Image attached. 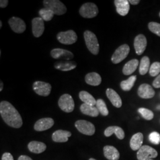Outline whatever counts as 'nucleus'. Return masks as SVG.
Returning <instances> with one entry per match:
<instances>
[{
  "mask_svg": "<svg viewBox=\"0 0 160 160\" xmlns=\"http://www.w3.org/2000/svg\"><path fill=\"white\" fill-rule=\"evenodd\" d=\"M0 114L8 126L18 129L23 125L21 115L17 109L7 101H2L0 103Z\"/></svg>",
  "mask_w": 160,
  "mask_h": 160,
  "instance_id": "f257e3e1",
  "label": "nucleus"
},
{
  "mask_svg": "<svg viewBox=\"0 0 160 160\" xmlns=\"http://www.w3.org/2000/svg\"><path fill=\"white\" fill-rule=\"evenodd\" d=\"M86 46L92 53L96 55L99 52V44L96 34L90 30H86L84 33Z\"/></svg>",
  "mask_w": 160,
  "mask_h": 160,
  "instance_id": "f03ea898",
  "label": "nucleus"
},
{
  "mask_svg": "<svg viewBox=\"0 0 160 160\" xmlns=\"http://www.w3.org/2000/svg\"><path fill=\"white\" fill-rule=\"evenodd\" d=\"M43 6L56 15H63L67 12V7L59 0H44Z\"/></svg>",
  "mask_w": 160,
  "mask_h": 160,
  "instance_id": "7ed1b4c3",
  "label": "nucleus"
},
{
  "mask_svg": "<svg viewBox=\"0 0 160 160\" xmlns=\"http://www.w3.org/2000/svg\"><path fill=\"white\" fill-rule=\"evenodd\" d=\"M58 106L64 112L71 113L74 109V101L69 94H64L58 100Z\"/></svg>",
  "mask_w": 160,
  "mask_h": 160,
  "instance_id": "20e7f679",
  "label": "nucleus"
},
{
  "mask_svg": "<svg viewBox=\"0 0 160 160\" xmlns=\"http://www.w3.org/2000/svg\"><path fill=\"white\" fill-rule=\"evenodd\" d=\"M80 14L84 18H92L96 17L98 14L97 6L92 2H87L81 7Z\"/></svg>",
  "mask_w": 160,
  "mask_h": 160,
  "instance_id": "39448f33",
  "label": "nucleus"
},
{
  "mask_svg": "<svg viewBox=\"0 0 160 160\" xmlns=\"http://www.w3.org/2000/svg\"><path fill=\"white\" fill-rule=\"evenodd\" d=\"M75 126L78 131L86 135L92 136L96 131L94 125L87 120H77L75 123Z\"/></svg>",
  "mask_w": 160,
  "mask_h": 160,
  "instance_id": "423d86ee",
  "label": "nucleus"
},
{
  "mask_svg": "<svg viewBox=\"0 0 160 160\" xmlns=\"http://www.w3.org/2000/svg\"><path fill=\"white\" fill-rule=\"evenodd\" d=\"M57 38L60 43L67 45L74 44L77 40V35L72 30L58 33Z\"/></svg>",
  "mask_w": 160,
  "mask_h": 160,
  "instance_id": "0eeeda50",
  "label": "nucleus"
},
{
  "mask_svg": "<svg viewBox=\"0 0 160 160\" xmlns=\"http://www.w3.org/2000/svg\"><path fill=\"white\" fill-rule=\"evenodd\" d=\"M130 52V48L126 44L119 46L113 54L111 60L114 64L120 63L126 58Z\"/></svg>",
  "mask_w": 160,
  "mask_h": 160,
  "instance_id": "6e6552de",
  "label": "nucleus"
},
{
  "mask_svg": "<svg viewBox=\"0 0 160 160\" xmlns=\"http://www.w3.org/2000/svg\"><path fill=\"white\" fill-rule=\"evenodd\" d=\"M158 156V152L154 148L148 145H143L137 152L138 160H145L153 159Z\"/></svg>",
  "mask_w": 160,
  "mask_h": 160,
  "instance_id": "1a4fd4ad",
  "label": "nucleus"
},
{
  "mask_svg": "<svg viewBox=\"0 0 160 160\" xmlns=\"http://www.w3.org/2000/svg\"><path fill=\"white\" fill-rule=\"evenodd\" d=\"M33 88L34 92L38 95L46 97L51 92L52 86L49 83L43 81H36L33 83Z\"/></svg>",
  "mask_w": 160,
  "mask_h": 160,
  "instance_id": "9d476101",
  "label": "nucleus"
},
{
  "mask_svg": "<svg viewBox=\"0 0 160 160\" xmlns=\"http://www.w3.org/2000/svg\"><path fill=\"white\" fill-rule=\"evenodd\" d=\"M52 57L56 59H61L62 61H70L74 57V54L68 50L55 48L51 52Z\"/></svg>",
  "mask_w": 160,
  "mask_h": 160,
  "instance_id": "9b49d317",
  "label": "nucleus"
},
{
  "mask_svg": "<svg viewBox=\"0 0 160 160\" xmlns=\"http://www.w3.org/2000/svg\"><path fill=\"white\" fill-rule=\"evenodd\" d=\"M8 24L12 30L17 33H22L26 29V23L19 17H12L8 20Z\"/></svg>",
  "mask_w": 160,
  "mask_h": 160,
  "instance_id": "f8f14e48",
  "label": "nucleus"
},
{
  "mask_svg": "<svg viewBox=\"0 0 160 160\" xmlns=\"http://www.w3.org/2000/svg\"><path fill=\"white\" fill-rule=\"evenodd\" d=\"M32 32L36 38H39L44 32V20L41 17L34 18L32 21Z\"/></svg>",
  "mask_w": 160,
  "mask_h": 160,
  "instance_id": "ddd939ff",
  "label": "nucleus"
},
{
  "mask_svg": "<svg viewBox=\"0 0 160 160\" xmlns=\"http://www.w3.org/2000/svg\"><path fill=\"white\" fill-rule=\"evenodd\" d=\"M147 45V40L143 34H138L134 40V48L136 53L141 55L143 53Z\"/></svg>",
  "mask_w": 160,
  "mask_h": 160,
  "instance_id": "4468645a",
  "label": "nucleus"
},
{
  "mask_svg": "<svg viewBox=\"0 0 160 160\" xmlns=\"http://www.w3.org/2000/svg\"><path fill=\"white\" fill-rule=\"evenodd\" d=\"M54 120L51 118H42L38 120L34 124L35 131L38 132L44 131L51 128L54 125Z\"/></svg>",
  "mask_w": 160,
  "mask_h": 160,
  "instance_id": "2eb2a0df",
  "label": "nucleus"
},
{
  "mask_svg": "<svg viewBox=\"0 0 160 160\" xmlns=\"http://www.w3.org/2000/svg\"><path fill=\"white\" fill-rule=\"evenodd\" d=\"M138 94L142 98L148 99L155 96V91L153 88L148 84H142L139 86L138 90Z\"/></svg>",
  "mask_w": 160,
  "mask_h": 160,
  "instance_id": "dca6fc26",
  "label": "nucleus"
},
{
  "mask_svg": "<svg viewBox=\"0 0 160 160\" xmlns=\"http://www.w3.org/2000/svg\"><path fill=\"white\" fill-rule=\"evenodd\" d=\"M114 5L116 8V11L122 16H125L130 10L129 1L128 0H115Z\"/></svg>",
  "mask_w": 160,
  "mask_h": 160,
  "instance_id": "f3484780",
  "label": "nucleus"
},
{
  "mask_svg": "<svg viewBox=\"0 0 160 160\" xmlns=\"http://www.w3.org/2000/svg\"><path fill=\"white\" fill-rule=\"evenodd\" d=\"M106 96L109 100L114 107L120 108L122 106V101L119 95L112 88H108L106 90Z\"/></svg>",
  "mask_w": 160,
  "mask_h": 160,
  "instance_id": "a211bd4d",
  "label": "nucleus"
},
{
  "mask_svg": "<svg viewBox=\"0 0 160 160\" xmlns=\"http://www.w3.org/2000/svg\"><path fill=\"white\" fill-rule=\"evenodd\" d=\"M71 136V133L67 131L57 130L52 134V140L55 142H66L68 141V138Z\"/></svg>",
  "mask_w": 160,
  "mask_h": 160,
  "instance_id": "6ab92c4d",
  "label": "nucleus"
},
{
  "mask_svg": "<svg viewBox=\"0 0 160 160\" xmlns=\"http://www.w3.org/2000/svg\"><path fill=\"white\" fill-rule=\"evenodd\" d=\"M104 157L109 160H118L120 158V154L118 150L113 146L106 145L103 148Z\"/></svg>",
  "mask_w": 160,
  "mask_h": 160,
  "instance_id": "aec40b11",
  "label": "nucleus"
},
{
  "mask_svg": "<svg viewBox=\"0 0 160 160\" xmlns=\"http://www.w3.org/2000/svg\"><path fill=\"white\" fill-rule=\"evenodd\" d=\"M77 64L72 61H59L54 64L55 68L62 71H68L77 67Z\"/></svg>",
  "mask_w": 160,
  "mask_h": 160,
  "instance_id": "412c9836",
  "label": "nucleus"
},
{
  "mask_svg": "<svg viewBox=\"0 0 160 160\" xmlns=\"http://www.w3.org/2000/svg\"><path fill=\"white\" fill-rule=\"evenodd\" d=\"M113 133H114L116 137L119 139H123L125 137V132L119 126H109L106 129L104 132V134L106 137H109L112 136Z\"/></svg>",
  "mask_w": 160,
  "mask_h": 160,
  "instance_id": "4be33fe9",
  "label": "nucleus"
},
{
  "mask_svg": "<svg viewBox=\"0 0 160 160\" xmlns=\"http://www.w3.org/2000/svg\"><path fill=\"white\" fill-rule=\"evenodd\" d=\"M143 135L142 133L138 132L132 136L130 141V147L133 151L139 150L143 143Z\"/></svg>",
  "mask_w": 160,
  "mask_h": 160,
  "instance_id": "5701e85b",
  "label": "nucleus"
},
{
  "mask_svg": "<svg viewBox=\"0 0 160 160\" xmlns=\"http://www.w3.org/2000/svg\"><path fill=\"white\" fill-rule=\"evenodd\" d=\"M28 147L30 152L34 154H40L46 150V145L42 142L33 141L28 144Z\"/></svg>",
  "mask_w": 160,
  "mask_h": 160,
  "instance_id": "b1692460",
  "label": "nucleus"
},
{
  "mask_svg": "<svg viewBox=\"0 0 160 160\" xmlns=\"http://www.w3.org/2000/svg\"><path fill=\"white\" fill-rule=\"evenodd\" d=\"M80 111L82 114L92 117H97L100 113L96 107L88 105L85 103H83L81 105Z\"/></svg>",
  "mask_w": 160,
  "mask_h": 160,
  "instance_id": "393cba45",
  "label": "nucleus"
},
{
  "mask_svg": "<svg viewBox=\"0 0 160 160\" xmlns=\"http://www.w3.org/2000/svg\"><path fill=\"white\" fill-rule=\"evenodd\" d=\"M138 65L139 61L137 59H133L128 61L123 68V74L125 75L132 74L136 71Z\"/></svg>",
  "mask_w": 160,
  "mask_h": 160,
  "instance_id": "a878e982",
  "label": "nucleus"
},
{
  "mask_svg": "<svg viewBox=\"0 0 160 160\" xmlns=\"http://www.w3.org/2000/svg\"><path fill=\"white\" fill-rule=\"evenodd\" d=\"M85 81L87 84L90 86H98L102 82V78L98 74L93 72L86 75Z\"/></svg>",
  "mask_w": 160,
  "mask_h": 160,
  "instance_id": "bb28decb",
  "label": "nucleus"
},
{
  "mask_svg": "<svg viewBox=\"0 0 160 160\" xmlns=\"http://www.w3.org/2000/svg\"><path fill=\"white\" fill-rule=\"evenodd\" d=\"M79 97L80 100L85 104L88 105H90L94 106L96 105L97 101L95 100V98L92 96L91 94L86 91H81L79 93Z\"/></svg>",
  "mask_w": 160,
  "mask_h": 160,
  "instance_id": "cd10ccee",
  "label": "nucleus"
},
{
  "mask_svg": "<svg viewBox=\"0 0 160 160\" xmlns=\"http://www.w3.org/2000/svg\"><path fill=\"white\" fill-rule=\"evenodd\" d=\"M136 80H137V75H132L128 80L122 81L120 82L121 88L125 92L130 91L134 86Z\"/></svg>",
  "mask_w": 160,
  "mask_h": 160,
  "instance_id": "c85d7f7f",
  "label": "nucleus"
},
{
  "mask_svg": "<svg viewBox=\"0 0 160 160\" xmlns=\"http://www.w3.org/2000/svg\"><path fill=\"white\" fill-rule=\"evenodd\" d=\"M150 66V60L148 57H143L139 64V71L140 74L143 75H145L149 70Z\"/></svg>",
  "mask_w": 160,
  "mask_h": 160,
  "instance_id": "c756f323",
  "label": "nucleus"
},
{
  "mask_svg": "<svg viewBox=\"0 0 160 160\" xmlns=\"http://www.w3.org/2000/svg\"><path fill=\"white\" fill-rule=\"evenodd\" d=\"M96 108H97L99 113L103 116H106L109 114V110L107 108V106L104 101L99 98L97 100L96 102Z\"/></svg>",
  "mask_w": 160,
  "mask_h": 160,
  "instance_id": "7c9ffc66",
  "label": "nucleus"
},
{
  "mask_svg": "<svg viewBox=\"0 0 160 160\" xmlns=\"http://www.w3.org/2000/svg\"><path fill=\"white\" fill-rule=\"evenodd\" d=\"M39 14L40 17L45 22L51 21L55 15L54 13L50 10H48L45 8L40 9L39 12Z\"/></svg>",
  "mask_w": 160,
  "mask_h": 160,
  "instance_id": "2f4dec72",
  "label": "nucleus"
},
{
  "mask_svg": "<svg viewBox=\"0 0 160 160\" xmlns=\"http://www.w3.org/2000/svg\"><path fill=\"white\" fill-rule=\"evenodd\" d=\"M138 112L145 120H151L154 118V113L149 109L141 108L138 109Z\"/></svg>",
  "mask_w": 160,
  "mask_h": 160,
  "instance_id": "473e14b6",
  "label": "nucleus"
},
{
  "mask_svg": "<svg viewBox=\"0 0 160 160\" xmlns=\"http://www.w3.org/2000/svg\"><path fill=\"white\" fill-rule=\"evenodd\" d=\"M149 74L152 77L158 75L160 72V62H155L151 65L149 70Z\"/></svg>",
  "mask_w": 160,
  "mask_h": 160,
  "instance_id": "72a5a7b5",
  "label": "nucleus"
},
{
  "mask_svg": "<svg viewBox=\"0 0 160 160\" xmlns=\"http://www.w3.org/2000/svg\"><path fill=\"white\" fill-rule=\"evenodd\" d=\"M148 29L151 32L160 37V24L157 22H150L148 24Z\"/></svg>",
  "mask_w": 160,
  "mask_h": 160,
  "instance_id": "f704fd0d",
  "label": "nucleus"
},
{
  "mask_svg": "<svg viewBox=\"0 0 160 160\" xmlns=\"http://www.w3.org/2000/svg\"><path fill=\"white\" fill-rule=\"evenodd\" d=\"M149 141L155 145H159L160 143V134L157 132H152L149 135Z\"/></svg>",
  "mask_w": 160,
  "mask_h": 160,
  "instance_id": "c9c22d12",
  "label": "nucleus"
},
{
  "mask_svg": "<svg viewBox=\"0 0 160 160\" xmlns=\"http://www.w3.org/2000/svg\"><path fill=\"white\" fill-rule=\"evenodd\" d=\"M152 86L156 88H160V74L158 75L157 77V78L155 79L154 81H153Z\"/></svg>",
  "mask_w": 160,
  "mask_h": 160,
  "instance_id": "e433bc0d",
  "label": "nucleus"
},
{
  "mask_svg": "<svg viewBox=\"0 0 160 160\" xmlns=\"http://www.w3.org/2000/svg\"><path fill=\"white\" fill-rule=\"evenodd\" d=\"M2 160H14L13 157L10 153L6 152L2 156Z\"/></svg>",
  "mask_w": 160,
  "mask_h": 160,
  "instance_id": "4c0bfd02",
  "label": "nucleus"
},
{
  "mask_svg": "<svg viewBox=\"0 0 160 160\" xmlns=\"http://www.w3.org/2000/svg\"><path fill=\"white\" fill-rule=\"evenodd\" d=\"M8 4V0H1L0 1V7L1 8H6Z\"/></svg>",
  "mask_w": 160,
  "mask_h": 160,
  "instance_id": "58836bf2",
  "label": "nucleus"
},
{
  "mask_svg": "<svg viewBox=\"0 0 160 160\" xmlns=\"http://www.w3.org/2000/svg\"><path fill=\"white\" fill-rule=\"evenodd\" d=\"M18 160H33L29 156L27 155H21L18 157Z\"/></svg>",
  "mask_w": 160,
  "mask_h": 160,
  "instance_id": "ea45409f",
  "label": "nucleus"
},
{
  "mask_svg": "<svg viewBox=\"0 0 160 160\" xmlns=\"http://www.w3.org/2000/svg\"><path fill=\"white\" fill-rule=\"evenodd\" d=\"M129 2L130 4H131L132 5H137L139 2H140V1L139 0H129Z\"/></svg>",
  "mask_w": 160,
  "mask_h": 160,
  "instance_id": "a19ab883",
  "label": "nucleus"
},
{
  "mask_svg": "<svg viewBox=\"0 0 160 160\" xmlns=\"http://www.w3.org/2000/svg\"><path fill=\"white\" fill-rule=\"evenodd\" d=\"M3 86H4L3 82L1 81V82H0V92H2V90H3Z\"/></svg>",
  "mask_w": 160,
  "mask_h": 160,
  "instance_id": "79ce46f5",
  "label": "nucleus"
},
{
  "mask_svg": "<svg viewBox=\"0 0 160 160\" xmlns=\"http://www.w3.org/2000/svg\"><path fill=\"white\" fill-rule=\"evenodd\" d=\"M2 23L1 21H0V29L2 28Z\"/></svg>",
  "mask_w": 160,
  "mask_h": 160,
  "instance_id": "37998d69",
  "label": "nucleus"
},
{
  "mask_svg": "<svg viewBox=\"0 0 160 160\" xmlns=\"http://www.w3.org/2000/svg\"><path fill=\"white\" fill-rule=\"evenodd\" d=\"M157 109H158V110H160V106H158L157 108Z\"/></svg>",
  "mask_w": 160,
  "mask_h": 160,
  "instance_id": "c03bdc74",
  "label": "nucleus"
},
{
  "mask_svg": "<svg viewBox=\"0 0 160 160\" xmlns=\"http://www.w3.org/2000/svg\"><path fill=\"white\" fill-rule=\"evenodd\" d=\"M89 160H95V159H94V158H90V159H89Z\"/></svg>",
  "mask_w": 160,
  "mask_h": 160,
  "instance_id": "a18cd8bd",
  "label": "nucleus"
},
{
  "mask_svg": "<svg viewBox=\"0 0 160 160\" xmlns=\"http://www.w3.org/2000/svg\"><path fill=\"white\" fill-rule=\"evenodd\" d=\"M153 160V159H147V160Z\"/></svg>",
  "mask_w": 160,
  "mask_h": 160,
  "instance_id": "49530a36",
  "label": "nucleus"
},
{
  "mask_svg": "<svg viewBox=\"0 0 160 160\" xmlns=\"http://www.w3.org/2000/svg\"></svg>",
  "mask_w": 160,
  "mask_h": 160,
  "instance_id": "de8ad7c7",
  "label": "nucleus"
}]
</instances>
